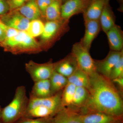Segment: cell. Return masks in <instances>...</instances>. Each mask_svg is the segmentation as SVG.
I'll list each match as a JSON object with an SVG mask.
<instances>
[{
	"mask_svg": "<svg viewBox=\"0 0 123 123\" xmlns=\"http://www.w3.org/2000/svg\"><path fill=\"white\" fill-rule=\"evenodd\" d=\"M85 31L83 37L80 41L85 48L90 51L91 45L101 30L99 20L85 21Z\"/></svg>",
	"mask_w": 123,
	"mask_h": 123,
	"instance_id": "11",
	"label": "cell"
},
{
	"mask_svg": "<svg viewBox=\"0 0 123 123\" xmlns=\"http://www.w3.org/2000/svg\"><path fill=\"white\" fill-rule=\"evenodd\" d=\"M1 21L0 20V22Z\"/></svg>",
	"mask_w": 123,
	"mask_h": 123,
	"instance_id": "39",
	"label": "cell"
},
{
	"mask_svg": "<svg viewBox=\"0 0 123 123\" xmlns=\"http://www.w3.org/2000/svg\"><path fill=\"white\" fill-rule=\"evenodd\" d=\"M62 91H63L50 97L44 98H29L27 110L37 106H42L48 108L58 112L63 108L61 105V95Z\"/></svg>",
	"mask_w": 123,
	"mask_h": 123,
	"instance_id": "9",
	"label": "cell"
},
{
	"mask_svg": "<svg viewBox=\"0 0 123 123\" xmlns=\"http://www.w3.org/2000/svg\"></svg>",
	"mask_w": 123,
	"mask_h": 123,
	"instance_id": "40",
	"label": "cell"
},
{
	"mask_svg": "<svg viewBox=\"0 0 123 123\" xmlns=\"http://www.w3.org/2000/svg\"><path fill=\"white\" fill-rule=\"evenodd\" d=\"M0 47L5 51L14 55L37 53L42 50L40 44L25 31H20L16 35L6 38L0 43Z\"/></svg>",
	"mask_w": 123,
	"mask_h": 123,
	"instance_id": "2",
	"label": "cell"
},
{
	"mask_svg": "<svg viewBox=\"0 0 123 123\" xmlns=\"http://www.w3.org/2000/svg\"><path fill=\"white\" fill-rule=\"evenodd\" d=\"M123 77V55L114 66L110 74L109 79Z\"/></svg>",
	"mask_w": 123,
	"mask_h": 123,
	"instance_id": "26",
	"label": "cell"
},
{
	"mask_svg": "<svg viewBox=\"0 0 123 123\" xmlns=\"http://www.w3.org/2000/svg\"><path fill=\"white\" fill-rule=\"evenodd\" d=\"M99 21L101 30L105 33L115 25V17L109 3L104 7Z\"/></svg>",
	"mask_w": 123,
	"mask_h": 123,
	"instance_id": "19",
	"label": "cell"
},
{
	"mask_svg": "<svg viewBox=\"0 0 123 123\" xmlns=\"http://www.w3.org/2000/svg\"><path fill=\"white\" fill-rule=\"evenodd\" d=\"M53 123H82L80 110L71 106L63 108L53 117Z\"/></svg>",
	"mask_w": 123,
	"mask_h": 123,
	"instance_id": "10",
	"label": "cell"
},
{
	"mask_svg": "<svg viewBox=\"0 0 123 123\" xmlns=\"http://www.w3.org/2000/svg\"><path fill=\"white\" fill-rule=\"evenodd\" d=\"M25 67L34 82L49 79L55 71L54 63L51 60L42 64L30 60L25 64Z\"/></svg>",
	"mask_w": 123,
	"mask_h": 123,
	"instance_id": "5",
	"label": "cell"
},
{
	"mask_svg": "<svg viewBox=\"0 0 123 123\" xmlns=\"http://www.w3.org/2000/svg\"><path fill=\"white\" fill-rule=\"evenodd\" d=\"M44 24L40 19L31 20L29 23L25 31L29 35L33 38L40 36L44 28Z\"/></svg>",
	"mask_w": 123,
	"mask_h": 123,
	"instance_id": "25",
	"label": "cell"
},
{
	"mask_svg": "<svg viewBox=\"0 0 123 123\" xmlns=\"http://www.w3.org/2000/svg\"><path fill=\"white\" fill-rule=\"evenodd\" d=\"M29 101L25 87L23 86L18 87L11 102L2 108L0 121L2 123H15L23 118Z\"/></svg>",
	"mask_w": 123,
	"mask_h": 123,
	"instance_id": "3",
	"label": "cell"
},
{
	"mask_svg": "<svg viewBox=\"0 0 123 123\" xmlns=\"http://www.w3.org/2000/svg\"><path fill=\"white\" fill-rule=\"evenodd\" d=\"M54 64L55 71L67 78L78 68L76 59L71 53Z\"/></svg>",
	"mask_w": 123,
	"mask_h": 123,
	"instance_id": "12",
	"label": "cell"
},
{
	"mask_svg": "<svg viewBox=\"0 0 123 123\" xmlns=\"http://www.w3.org/2000/svg\"><path fill=\"white\" fill-rule=\"evenodd\" d=\"M120 0L121 1H122V0Z\"/></svg>",
	"mask_w": 123,
	"mask_h": 123,
	"instance_id": "37",
	"label": "cell"
},
{
	"mask_svg": "<svg viewBox=\"0 0 123 123\" xmlns=\"http://www.w3.org/2000/svg\"><path fill=\"white\" fill-rule=\"evenodd\" d=\"M52 95L62 91L68 83V78L55 71L50 79Z\"/></svg>",
	"mask_w": 123,
	"mask_h": 123,
	"instance_id": "21",
	"label": "cell"
},
{
	"mask_svg": "<svg viewBox=\"0 0 123 123\" xmlns=\"http://www.w3.org/2000/svg\"><path fill=\"white\" fill-rule=\"evenodd\" d=\"M76 87L74 85L68 82L64 88L61 95L62 107H68L72 105Z\"/></svg>",
	"mask_w": 123,
	"mask_h": 123,
	"instance_id": "24",
	"label": "cell"
},
{
	"mask_svg": "<svg viewBox=\"0 0 123 123\" xmlns=\"http://www.w3.org/2000/svg\"><path fill=\"white\" fill-rule=\"evenodd\" d=\"M0 123H1V122L0 121Z\"/></svg>",
	"mask_w": 123,
	"mask_h": 123,
	"instance_id": "38",
	"label": "cell"
},
{
	"mask_svg": "<svg viewBox=\"0 0 123 123\" xmlns=\"http://www.w3.org/2000/svg\"><path fill=\"white\" fill-rule=\"evenodd\" d=\"M119 92L122 95L123 89V77H119L111 80Z\"/></svg>",
	"mask_w": 123,
	"mask_h": 123,
	"instance_id": "31",
	"label": "cell"
},
{
	"mask_svg": "<svg viewBox=\"0 0 123 123\" xmlns=\"http://www.w3.org/2000/svg\"><path fill=\"white\" fill-rule=\"evenodd\" d=\"M6 33L2 26V22H0V43L4 41L6 38Z\"/></svg>",
	"mask_w": 123,
	"mask_h": 123,
	"instance_id": "33",
	"label": "cell"
},
{
	"mask_svg": "<svg viewBox=\"0 0 123 123\" xmlns=\"http://www.w3.org/2000/svg\"><path fill=\"white\" fill-rule=\"evenodd\" d=\"M0 20L7 26L19 31H26L30 21L16 10L0 16Z\"/></svg>",
	"mask_w": 123,
	"mask_h": 123,
	"instance_id": "8",
	"label": "cell"
},
{
	"mask_svg": "<svg viewBox=\"0 0 123 123\" xmlns=\"http://www.w3.org/2000/svg\"><path fill=\"white\" fill-rule=\"evenodd\" d=\"M30 0H7L10 11L15 10L22 7Z\"/></svg>",
	"mask_w": 123,
	"mask_h": 123,
	"instance_id": "28",
	"label": "cell"
},
{
	"mask_svg": "<svg viewBox=\"0 0 123 123\" xmlns=\"http://www.w3.org/2000/svg\"><path fill=\"white\" fill-rule=\"evenodd\" d=\"M90 77L89 97L85 106L80 109V112H101L123 117L122 95L111 81L98 72Z\"/></svg>",
	"mask_w": 123,
	"mask_h": 123,
	"instance_id": "1",
	"label": "cell"
},
{
	"mask_svg": "<svg viewBox=\"0 0 123 123\" xmlns=\"http://www.w3.org/2000/svg\"><path fill=\"white\" fill-rule=\"evenodd\" d=\"M89 96V91L86 88L82 87H76L72 104L70 106L79 110L81 109L87 103Z\"/></svg>",
	"mask_w": 123,
	"mask_h": 123,
	"instance_id": "23",
	"label": "cell"
},
{
	"mask_svg": "<svg viewBox=\"0 0 123 123\" xmlns=\"http://www.w3.org/2000/svg\"><path fill=\"white\" fill-rule=\"evenodd\" d=\"M62 0H54L47 8L45 12V17L47 21H64L61 18Z\"/></svg>",
	"mask_w": 123,
	"mask_h": 123,
	"instance_id": "22",
	"label": "cell"
},
{
	"mask_svg": "<svg viewBox=\"0 0 123 123\" xmlns=\"http://www.w3.org/2000/svg\"><path fill=\"white\" fill-rule=\"evenodd\" d=\"M30 98H42L52 96L49 79L43 80L34 82Z\"/></svg>",
	"mask_w": 123,
	"mask_h": 123,
	"instance_id": "17",
	"label": "cell"
},
{
	"mask_svg": "<svg viewBox=\"0 0 123 123\" xmlns=\"http://www.w3.org/2000/svg\"><path fill=\"white\" fill-rule=\"evenodd\" d=\"M66 0H62V3H63L64 2L66 1Z\"/></svg>",
	"mask_w": 123,
	"mask_h": 123,
	"instance_id": "36",
	"label": "cell"
},
{
	"mask_svg": "<svg viewBox=\"0 0 123 123\" xmlns=\"http://www.w3.org/2000/svg\"><path fill=\"white\" fill-rule=\"evenodd\" d=\"M106 34L111 51H120L123 50V33L120 27L115 24Z\"/></svg>",
	"mask_w": 123,
	"mask_h": 123,
	"instance_id": "14",
	"label": "cell"
},
{
	"mask_svg": "<svg viewBox=\"0 0 123 123\" xmlns=\"http://www.w3.org/2000/svg\"><path fill=\"white\" fill-rule=\"evenodd\" d=\"M9 11V7L7 1L0 0V16L4 15Z\"/></svg>",
	"mask_w": 123,
	"mask_h": 123,
	"instance_id": "32",
	"label": "cell"
},
{
	"mask_svg": "<svg viewBox=\"0 0 123 123\" xmlns=\"http://www.w3.org/2000/svg\"><path fill=\"white\" fill-rule=\"evenodd\" d=\"M123 55V50L120 51H111L104 59L94 60L97 72L109 78L111 70Z\"/></svg>",
	"mask_w": 123,
	"mask_h": 123,
	"instance_id": "7",
	"label": "cell"
},
{
	"mask_svg": "<svg viewBox=\"0 0 123 123\" xmlns=\"http://www.w3.org/2000/svg\"><path fill=\"white\" fill-rule=\"evenodd\" d=\"M115 123H123V118L120 119Z\"/></svg>",
	"mask_w": 123,
	"mask_h": 123,
	"instance_id": "34",
	"label": "cell"
},
{
	"mask_svg": "<svg viewBox=\"0 0 123 123\" xmlns=\"http://www.w3.org/2000/svg\"><path fill=\"white\" fill-rule=\"evenodd\" d=\"M53 0H36L42 17H44L46 9Z\"/></svg>",
	"mask_w": 123,
	"mask_h": 123,
	"instance_id": "29",
	"label": "cell"
},
{
	"mask_svg": "<svg viewBox=\"0 0 123 123\" xmlns=\"http://www.w3.org/2000/svg\"><path fill=\"white\" fill-rule=\"evenodd\" d=\"M16 10L30 21L40 19L42 17L36 0H30Z\"/></svg>",
	"mask_w": 123,
	"mask_h": 123,
	"instance_id": "18",
	"label": "cell"
},
{
	"mask_svg": "<svg viewBox=\"0 0 123 123\" xmlns=\"http://www.w3.org/2000/svg\"><path fill=\"white\" fill-rule=\"evenodd\" d=\"M80 116L82 123H115L123 118L98 112H80Z\"/></svg>",
	"mask_w": 123,
	"mask_h": 123,
	"instance_id": "13",
	"label": "cell"
},
{
	"mask_svg": "<svg viewBox=\"0 0 123 123\" xmlns=\"http://www.w3.org/2000/svg\"><path fill=\"white\" fill-rule=\"evenodd\" d=\"M69 21H47L44 24V30L40 36L42 41L47 42L53 39L59 33L62 27Z\"/></svg>",
	"mask_w": 123,
	"mask_h": 123,
	"instance_id": "16",
	"label": "cell"
},
{
	"mask_svg": "<svg viewBox=\"0 0 123 123\" xmlns=\"http://www.w3.org/2000/svg\"><path fill=\"white\" fill-rule=\"evenodd\" d=\"M110 0H91L90 4L83 13L84 21L99 20L106 5Z\"/></svg>",
	"mask_w": 123,
	"mask_h": 123,
	"instance_id": "15",
	"label": "cell"
},
{
	"mask_svg": "<svg viewBox=\"0 0 123 123\" xmlns=\"http://www.w3.org/2000/svg\"><path fill=\"white\" fill-rule=\"evenodd\" d=\"M2 108L0 106V119L1 116V111H2Z\"/></svg>",
	"mask_w": 123,
	"mask_h": 123,
	"instance_id": "35",
	"label": "cell"
},
{
	"mask_svg": "<svg viewBox=\"0 0 123 123\" xmlns=\"http://www.w3.org/2000/svg\"><path fill=\"white\" fill-rule=\"evenodd\" d=\"M91 0H67L62 3L61 7L62 20L69 21L70 18L78 14L83 13Z\"/></svg>",
	"mask_w": 123,
	"mask_h": 123,
	"instance_id": "6",
	"label": "cell"
},
{
	"mask_svg": "<svg viewBox=\"0 0 123 123\" xmlns=\"http://www.w3.org/2000/svg\"><path fill=\"white\" fill-rule=\"evenodd\" d=\"M69 83L76 87H84L89 90L90 86V77L89 75L78 68L68 78Z\"/></svg>",
	"mask_w": 123,
	"mask_h": 123,
	"instance_id": "20",
	"label": "cell"
},
{
	"mask_svg": "<svg viewBox=\"0 0 123 123\" xmlns=\"http://www.w3.org/2000/svg\"><path fill=\"white\" fill-rule=\"evenodd\" d=\"M2 26L6 33V37L8 38L11 37L17 34L20 31L11 28L7 26L2 23Z\"/></svg>",
	"mask_w": 123,
	"mask_h": 123,
	"instance_id": "30",
	"label": "cell"
},
{
	"mask_svg": "<svg viewBox=\"0 0 123 123\" xmlns=\"http://www.w3.org/2000/svg\"><path fill=\"white\" fill-rule=\"evenodd\" d=\"M15 123H53V117L45 118H22Z\"/></svg>",
	"mask_w": 123,
	"mask_h": 123,
	"instance_id": "27",
	"label": "cell"
},
{
	"mask_svg": "<svg viewBox=\"0 0 123 123\" xmlns=\"http://www.w3.org/2000/svg\"><path fill=\"white\" fill-rule=\"evenodd\" d=\"M71 53L75 57L78 68L89 76L97 72L94 60L91 57L89 51L84 47L80 42L73 45Z\"/></svg>",
	"mask_w": 123,
	"mask_h": 123,
	"instance_id": "4",
	"label": "cell"
}]
</instances>
